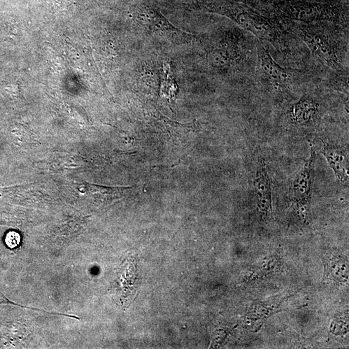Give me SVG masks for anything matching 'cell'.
I'll use <instances>...</instances> for the list:
<instances>
[{"label":"cell","mask_w":349,"mask_h":349,"mask_svg":"<svg viewBox=\"0 0 349 349\" xmlns=\"http://www.w3.org/2000/svg\"><path fill=\"white\" fill-rule=\"evenodd\" d=\"M225 13L243 29L252 32L258 38L269 41L276 48L282 47L280 31L272 21L265 16L241 8H233Z\"/></svg>","instance_id":"obj_1"},{"label":"cell","mask_w":349,"mask_h":349,"mask_svg":"<svg viewBox=\"0 0 349 349\" xmlns=\"http://www.w3.org/2000/svg\"><path fill=\"white\" fill-rule=\"evenodd\" d=\"M310 155L291 183L289 196L291 201L299 210L304 211L310 202L314 179L316 153L310 144Z\"/></svg>","instance_id":"obj_2"},{"label":"cell","mask_w":349,"mask_h":349,"mask_svg":"<svg viewBox=\"0 0 349 349\" xmlns=\"http://www.w3.org/2000/svg\"><path fill=\"white\" fill-rule=\"evenodd\" d=\"M253 185L256 203L260 213L267 216L272 211V185L266 163L259 155L255 162Z\"/></svg>","instance_id":"obj_3"},{"label":"cell","mask_w":349,"mask_h":349,"mask_svg":"<svg viewBox=\"0 0 349 349\" xmlns=\"http://www.w3.org/2000/svg\"><path fill=\"white\" fill-rule=\"evenodd\" d=\"M301 36L316 57L328 66L336 67L338 58L336 47L331 39L323 32L309 28L301 29Z\"/></svg>","instance_id":"obj_4"},{"label":"cell","mask_w":349,"mask_h":349,"mask_svg":"<svg viewBox=\"0 0 349 349\" xmlns=\"http://www.w3.org/2000/svg\"><path fill=\"white\" fill-rule=\"evenodd\" d=\"M257 48L259 70L264 80L278 87L287 84L290 80L289 72L279 66L261 42L257 43Z\"/></svg>","instance_id":"obj_5"},{"label":"cell","mask_w":349,"mask_h":349,"mask_svg":"<svg viewBox=\"0 0 349 349\" xmlns=\"http://www.w3.org/2000/svg\"><path fill=\"white\" fill-rule=\"evenodd\" d=\"M321 153L339 181L342 183L348 182V158L345 149L336 144L323 142Z\"/></svg>","instance_id":"obj_6"},{"label":"cell","mask_w":349,"mask_h":349,"mask_svg":"<svg viewBox=\"0 0 349 349\" xmlns=\"http://www.w3.org/2000/svg\"><path fill=\"white\" fill-rule=\"evenodd\" d=\"M319 112L320 104L311 96H303L293 105L290 116L295 124L301 126H309L316 122Z\"/></svg>","instance_id":"obj_7"},{"label":"cell","mask_w":349,"mask_h":349,"mask_svg":"<svg viewBox=\"0 0 349 349\" xmlns=\"http://www.w3.org/2000/svg\"><path fill=\"white\" fill-rule=\"evenodd\" d=\"M286 14L290 17L300 20H313L322 17L321 11L311 5L294 4L288 6Z\"/></svg>","instance_id":"obj_8"},{"label":"cell","mask_w":349,"mask_h":349,"mask_svg":"<svg viewBox=\"0 0 349 349\" xmlns=\"http://www.w3.org/2000/svg\"><path fill=\"white\" fill-rule=\"evenodd\" d=\"M20 235L15 232H9L6 236V243L9 248H14L20 244Z\"/></svg>","instance_id":"obj_9"}]
</instances>
